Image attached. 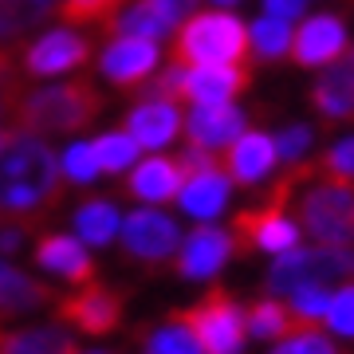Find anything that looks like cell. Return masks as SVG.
<instances>
[{
	"mask_svg": "<svg viewBox=\"0 0 354 354\" xmlns=\"http://www.w3.org/2000/svg\"><path fill=\"white\" fill-rule=\"evenodd\" d=\"M264 16L291 24V20H299V16H304V0H264Z\"/></svg>",
	"mask_w": 354,
	"mask_h": 354,
	"instance_id": "38",
	"label": "cell"
},
{
	"mask_svg": "<svg viewBox=\"0 0 354 354\" xmlns=\"http://www.w3.org/2000/svg\"><path fill=\"white\" fill-rule=\"evenodd\" d=\"M127 8V0H64L59 16L67 28L75 24H111L114 16Z\"/></svg>",
	"mask_w": 354,
	"mask_h": 354,
	"instance_id": "33",
	"label": "cell"
},
{
	"mask_svg": "<svg viewBox=\"0 0 354 354\" xmlns=\"http://www.w3.org/2000/svg\"><path fill=\"white\" fill-rule=\"evenodd\" d=\"M122 130L142 146V153H165V146H174L177 134H185V114H181V106L174 99L146 95L142 102H134L127 111Z\"/></svg>",
	"mask_w": 354,
	"mask_h": 354,
	"instance_id": "13",
	"label": "cell"
},
{
	"mask_svg": "<svg viewBox=\"0 0 354 354\" xmlns=\"http://www.w3.org/2000/svg\"><path fill=\"white\" fill-rule=\"evenodd\" d=\"M209 4H216V8H221V12H232V8H236V4H244V0H209Z\"/></svg>",
	"mask_w": 354,
	"mask_h": 354,
	"instance_id": "41",
	"label": "cell"
},
{
	"mask_svg": "<svg viewBox=\"0 0 354 354\" xmlns=\"http://www.w3.org/2000/svg\"><path fill=\"white\" fill-rule=\"evenodd\" d=\"M0 64H4V55H0Z\"/></svg>",
	"mask_w": 354,
	"mask_h": 354,
	"instance_id": "45",
	"label": "cell"
},
{
	"mask_svg": "<svg viewBox=\"0 0 354 354\" xmlns=\"http://www.w3.org/2000/svg\"><path fill=\"white\" fill-rule=\"evenodd\" d=\"M354 279V248H295L288 256H276L268 268V295L272 299H291L299 288H335V283H351Z\"/></svg>",
	"mask_w": 354,
	"mask_h": 354,
	"instance_id": "4",
	"label": "cell"
},
{
	"mask_svg": "<svg viewBox=\"0 0 354 354\" xmlns=\"http://www.w3.org/2000/svg\"><path fill=\"white\" fill-rule=\"evenodd\" d=\"M150 4L174 24V32H177V24H185V20L197 12V0H150Z\"/></svg>",
	"mask_w": 354,
	"mask_h": 354,
	"instance_id": "37",
	"label": "cell"
},
{
	"mask_svg": "<svg viewBox=\"0 0 354 354\" xmlns=\"http://www.w3.org/2000/svg\"><path fill=\"white\" fill-rule=\"evenodd\" d=\"M288 193H291V181H283L272 201H264L260 209H252V213H241V221H236V232L244 236V244L256 248V252L272 256V260L295 252V248H304V225H299V221L288 213V205H283Z\"/></svg>",
	"mask_w": 354,
	"mask_h": 354,
	"instance_id": "7",
	"label": "cell"
},
{
	"mask_svg": "<svg viewBox=\"0 0 354 354\" xmlns=\"http://www.w3.org/2000/svg\"><path fill=\"white\" fill-rule=\"evenodd\" d=\"M59 158L28 130H8L0 150V213L32 216L59 193Z\"/></svg>",
	"mask_w": 354,
	"mask_h": 354,
	"instance_id": "1",
	"label": "cell"
},
{
	"mask_svg": "<svg viewBox=\"0 0 354 354\" xmlns=\"http://www.w3.org/2000/svg\"><path fill=\"white\" fill-rule=\"evenodd\" d=\"M91 146H95L102 174H130L142 162V146L130 138L127 130H102L99 138H91Z\"/></svg>",
	"mask_w": 354,
	"mask_h": 354,
	"instance_id": "27",
	"label": "cell"
},
{
	"mask_svg": "<svg viewBox=\"0 0 354 354\" xmlns=\"http://www.w3.org/2000/svg\"><path fill=\"white\" fill-rule=\"evenodd\" d=\"M248 130V111L228 102V106H193L185 114V138L189 146L205 153H225L232 142Z\"/></svg>",
	"mask_w": 354,
	"mask_h": 354,
	"instance_id": "15",
	"label": "cell"
},
{
	"mask_svg": "<svg viewBox=\"0 0 354 354\" xmlns=\"http://www.w3.org/2000/svg\"><path fill=\"white\" fill-rule=\"evenodd\" d=\"M114 32V36H134V39H158L162 36H174V24L165 20L158 8H153L150 0H134V4H127L122 12L114 16L111 24H106Z\"/></svg>",
	"mask_w": 354,
	"mask_h": 354,
	"instance_id": "25",
	"label": "cell"
},
{
	"mask_svg": "<svg viewBox=\"0 0 354 354\" xmlns=\"http://www.w3.org/2000/svg\"><path fill=\"white\" fill-rule=\"evenodd\" d=\"M71 354H102V351H71Z\"/></svg>",
	"mask_w": 354,
	"mask_h": 354,
	"instance_id": "42",
	"label": "cell"
},
{
	"mask_svg": "<svg viewBox=\"0 0 354 354\" xmlns=\"http://www.w3.org/2000/svg\"><path fill=\"white\" fill-rule=\"evenodd\" d=\"M228 201H232V177L225 174V165L185 174V185L177 193L181 216H189L197 225H216L228 213Z\"/></svg>",
	"mask_w": 354,
	"mask_h": 354,
	"instance_id": "14",
	"label": "cell"
},
{
	"mask_svg": "<svg viewBox=\"0 0 354 354\" xmlns=\"http://www.w3.org/2000/svg\"><path fill=\"white\" fill-rule=\"evenodd\" d=\"M279 153H276V138L268 130H244L241 138L225 150V174L232 177V185H260L276 174Z\"/></svg>",
	"mask_w": 354,
	"mask_h": 354,
	"instance_id": "17",
	"label": "cell"
},
{
	"mask_svg": "<svg viewBox=\"0 0 354 354\" xmlns=\"http://www.w3.org/2000/svg\"><path fill=\"white\" fill-rule=\"evenodd\" d=\"M181 241H185V232L177 225V216H169L165 209L138 205V209L122 213L118 244H122V252H127L130 260H138V264H165V260H177Z\"/></svg>",
	"mask_w": 354,
	"mask_h": 354,
	"instance_id": "6",
	"label": "cell"
},
{
	"mask_svg": "<svg viewBox=\"0 0 354 354\" xmlns=\"http://www.w3.org/2000/svg\"><path fill=\"white\" fill-rule=\"evenodd\" d=\"M244 323H248V339L279 342L291 330L288 304H279V299H272V295H268V299H256V304L244 311Z\"/></svg>",
	"mask_w": 354,
	"mask_h": 354,
	"instance_id": "29",
	"label": "cell"
},
{
	"mask_svg": "<svg viewBox=\"0 0 354 354\" xmlns=\"http://www.w3.org/2000/svg\"><path fill=\"white\" fill-rule=\"evenodd\" d=\"M252 83L248 67H185L181 99L193 106H228Z\"/></svg>",
	"mask_w": 354,
	"mask_h": 354,
	"instance_id": "19",
	"label": "cell"
},
{
	"mask_svg": "<svg viewBox=\"0 0 354 354\" xmlns=\"http://www.w3.org/2000/svg\"><path fill=\"white\" fill-rule=\"evenodd\" d=\"M71 232L87 248H111L118 241V232H122V209L111 197H87L71 213Z\"/></svg>",
	"mask_w": 354,
	"mask_h": 354,
	"instance_id": "22",
	"label": "cell"
},
{
	"mask_svg": "<svg viewBox=\"0 0 354 354\" xmlns=\"http://www.w3.org/2000/svg\"><path fill=\"white\" fill-rule=\"evenodd\" d=\"M91 55V39L79 32V28H48L44 36H36L24 51V71L32 79H59L71 75L87 64Z\"/></svg>",
	"mask_w": 354,
	"mask_h": 354,
	"instance_id": "9",
	"label": "cell"
},
{
	"mask_svg": "<svg viewBox=\"0 0 354 354\" xmlns=\"http://www.w3.org/2000/svg\"><path fill=\"white\" fill-rule=\"evenodd\" d=\"M59 177L64 181H71V185H95L102 177L99 169V158H95V146H91L87 138H75V142H67L64 153H59Z\"/></svg>",
	"mask_w": 354,
	"mask_h": 354,
	"instance_id": "30",
	"label": "cell"
},
{
	"mask_svg": "<svg viewBox=\"0 0 354 354\" xmlns=\"http://www.w3.org/2000/svg\"><path fill=\"white\" fill-rule=\"evenodd\" d=\"M142 354H209V351L197 342L193 327L181 315V319H169V323H158L142 342Z\"/></svg>",
	"mask_w": 354,
	"mask_h": 354,
	"instance_id": "28",
	"label": "cell"
},
{
	"mask_svg": "<svg viewBox=\"0 0 354 354\" xmlns=\"http://www.w3.org/2000/svg\"><path fill=\"white\" fill-rule=\"evenodd\" d=\"M48 304V291L32 272H20L0 256V315H32Z\"/></svg>",
	"mask_w": 354,
	"mask_h": 354,
	"instance_id": "24",
	"label": "cell"
},
{
	"mask_svg": "<svg viewBox=\"0 0 354 354\" xmlns=\"http://www.w3.org/2000/svg\"><path fill=\"white\" fill-rule=\"evenodd\" d=\"M248 24L236 12L205 8L174 32L177 67H248Z\"/></svg>",
	"mask_w": 354,
	"mask_h": 354,
	"instance_id": "2",
	"label": "cell"
},
{
	"mask_svg": "<svg viewBox=\"0 0 354 354\" xmlns=\"http://www.w3.org/2000/svg\"><path fill=\"white\" fill-rule=\"evenodd\" d=\"M75 339L67 323H28L0 335V354H71Z\"/></svg>",
	"mask_w": 354,
	"mask_h": 354,
	"instance_id": "23",
	"label": "cell"
},
{
	"mask_svg": "<svg viewBox=\"0 0 354 354\" xmlns=\"http://www.w3.org/2000/svg\"><path fill=\"white\" fill-rule=\"evenodd\" d=\"M351 64H354V51H351Z\"/></svg>",
	"mask_w": 354,
	"mask_h": 354,
	"instance_id": "43",
	"label": "cell"
},
{
	"mask_svg": "<svg viewBox=\"0 0 354 354\" xmlns=\"http://www.w3.org/2000/svg\"><path fill=\"white\" fill-rule=\"evenodd\" d=\"M118 319H122V304L106 288H83L64 304V323L83 335H106L118 327Z\"/></svg>",
	"mask_w": 354,
	"mask_h": 354,
	"instance_id": "21",
	"label": "cell"
},
{
	"mask_svg": "<svg viewBox=\"0 0 354 354\" xmlns=\"http://www.w3.org/2000/svg\"><path fill=\"white\" fill-rule=\"evenodd\" d=\"M0 111H4V102H0Z\"/></svg>",
	"mask_w": 354,
	"mask_h": 354,
	"instance_id": "44",
	"label": "cell"
},
{
	"mask_svg": "<svg viewBox=\"0 0 354 354\" xmlns=\"http://www.w3.org/2000/svg\"><path fill=\"white\" fill-rule=\"evenodd\" d=\"M276 138V153H279V165H304L311 146H315V127L307 122H288V127L272 134Z\"/></svg>",
	"mask_w": 354,
	"mask_h": 354,
	"instance_id": "34",
	"label": "cell"
},
{
	"mask_svg": "<svg viewBox=\"0 0 354 354\" xmlns=\"http://www.w3.org/2000/svg\"><path fill=\"white\" fill-rule=\"evenodd\" d=\"M268 354H339V346L323 327H291Z\"/></svg>",
	"mask_w": 354,
	"mask_h": 354,
	"instance_id": "31",
	"label": "cell"
},
{
	"mask_svg": "<svg viewBox=\"0 0 354 354\" xmlns=\"http://www.w3.org/2000/svg\"><path fill=\"white\" fill-rule=\"evenodd\" d=\"M20 248H24V228H16V225L0 228V256L8 260V256L20 252Z\"/></svg>",
	"mask_w": 354,
	"mask_h": 354,
	"instance_id": "39",
	"label": "cell"
},
{
	"mask_svg": "<svg viewBox=\"0 0 354 354\" xmlns=\"http://www.w3.org/2000/svg\"><path fill=\"white\" fill-rule=\"evenodd\" d=\"M330 295H335V288H299L288 299L291 323H299V327H319V323L327 319Z\"/></svg>",
	"mask_w": 354,
	"mask_h": 354,
	"instance_id": "32",
	"label": "cell"
},
{
	"mask_svg": "<svg viewBox=\"0 0 354 354\" xmlns=\"http://www.w3.org/2000/svg\"><path fill=\"white\" fill-rule=\"evenodd\" d=\"M28 4H32V8H39V12L48 16V12H51V4H64V0H28Z\"/></svg>",
	"mask_w": 354,
	"mask_h": 354,
	"instance_id": "40",
	"label": "cell"
},
{
	"mask_svg": "<svg viewBox=\"0 0 354 354\" xmlns=\"http://www.w3.org/2000/svg\"><path fill=\"white\" fill-rule=\"evenodd\" d=\"M351 51V32H346V20L335 12H315L307 16L304 24L295 28V39H291V59L295 67H323L346 59Z\"/></svg>",
	"mask_w": 354,
	"mask_h": 354,
	"instance_id": "11",
	"label": "cell"
},
{
	"mask_svg": "<svg viewBox=\"0 0 354 354\" xmlns=\"http://www.w3.org/2000/svg\"><path fill=\"white\" fill-rule=\"evenodd\" d=\"M291 39H295V28L283 24V20H272V16H260L248 24V48L260 64H279L291 55Z\"/></svg>",
	"mask_w": 354,
	"mask_h": 354,
	"instance_id": "26",
	"label": "cell"
},
{
	"mask_svg": "<svg viewBox=\"0 0 354 354\" xmlns=\"http://www.w3.org/2000/svg\"><path fill=\"white\" fill-rule=\"evenodd\" d=\"M158 71H162V44H153V39L114 36L99 55V75L122 91L142 87Z\"/></svg>",
	"mask_w": 354,
	"mask_h": 354,
	"instance_id": "12",
	"label": "cell"
},
{
	"mask_svg": "<svg viewBox=\"0 0 354 354\" xmlns=\"http://www.w3.org/2000/svg\"><path fill=\"white\" fill-rule=\"evenodd\" d=\"M36 268L51 279H64V283H87L95 272V260L75 232H48L36 244Z\"/></svg>",
	"mask_w": 354,
	"mask_h": 354,
	"instance_id": "18",
	"label": "cell"
},
{
	"mask_svg": "<svg viewBox=\"0 0 354 354\" xmlns=\"http://www.w3.org/2000/svg\"><path fill=\"white\" fill-rule=\"evenodd\" d=\"M236 256V232L221 225H197L185 232L181 252H177V272L189 283H209L228 268V260Z\"/></svg>",
	"mask_w": 354,
	"mask_h": 354,
	"instance_id": "10",
	"label": "cell"
},
{
	"mask_svg": "<svg viewBox=\"0 0 354 354\" xmlns=\"http://www.w3.org/2000/svg\"><path fill=\"white\" fill-rule=\"evenodd\" d=\"M323 177L327 181H342V185H354V134L330 142L327 153H323Z\"/></svg>",
	"mask_w": 354,
	"mask_h": 354,
	"instance_id": "36",
	"label": "cell"
},
{
	"mask_svg": "<svg viewBox=\"0 0 354 354\" xmlns=\"http://www.w3.org/2000/svg\"><path fill=\"white\" fill-rule=\"evenodd\" d=\"M311 106L327 122H354V64L351 59H339V64L319 71L315 87H311Z\"/></svg>",
	"mask_w": 354,
	"mask_h": 354,
	"instance_id": "20",
	"label": "cell"
},
{
	"mask_svg": "<svg viewBox=\"0 0 354 354\" xmlns=\"http://www.w3.org/2000/svg\"><path fill=\"white\" fill-rule=\"evenodd\" d=\"M181 185H185V169L169 153H146L127 174V193L138 205H150V209H162V205L177 201Z\"/></svg>",
	"mask_w": 354,
	"mask_h": 354,
	"instance_id": "16",
	"label": "cell"
},
{
	"mask_svg": "<svg viewBox=\"0 0 354 354\" xmlns=\"http://www.w3.org/2000/svg\"><path fill=\"white\" fill-rule=\"evenodd\" d=\"M102 111V95L91 87L87 79H71V83H48L39 91H28L16 102V118L20 130L28 134H75L87 122H95Z\"/></svg>",
	"mask_w": 354,
	"mask_h": 354,
	"instance_id": "3",
	"label": "cell"
},
{
	"mask_svg": "<svg viewBox=\"0 0 354 354\" xmlns=\"http://www.w3.org/2000/svg\"><path fill=\"white\" fill-rule=\"evenodd\" d=\"M299 225L323 248H354V185L311 181L299 197Z\"/></svg>",
	"mask_w": 354,
	"mask_h": 354,
	"instance_id": "5",
	"label": "cell"
},
{
	"mask_svg": "<svg viewBox=\"0 0 354 354\" xmlns=\"http://www.w3.org/2000/svg\"><path fill=\"white\" fill-rule=\"evenodd\" d=\"M323 327H327V335H335V339H351L354 342V279L335 288Z\"/></svg>",
	"mask_w": 354,
	"mask_h": 354,
	"instance_id": "35",
	"label": "cell"
},
{
	"mask_svg": "<svg viewBox=\"0 0 354 354\" xmlns=\"http://www.w3.org/2000/svg\"><path fill=\"white\" fill-rule=\"evenodd\" d=\"M185 323L193 327L197 342H201L209 354H244L248 346V323H244V307L225 295V291H213L209 299L193 307Z\"/></svg>",
	"mask_w": 354,
	"mask_h": 354,
	"instance_id": "8",
	"label": "cell"
}]
</instances>
